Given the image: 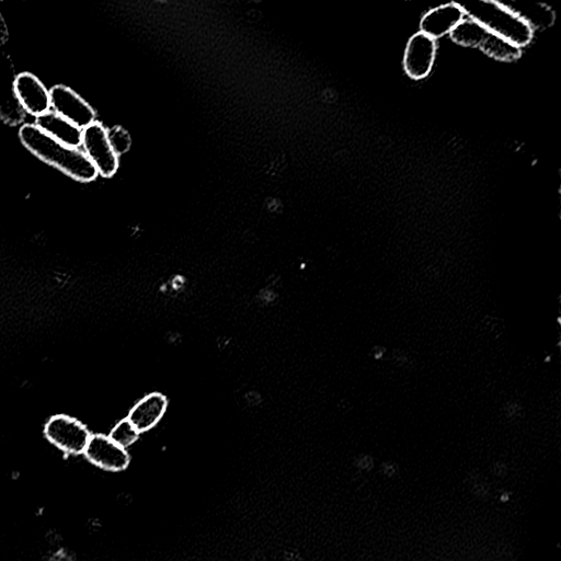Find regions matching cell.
<instances>
[{"mask_svg": "<svg viewBox=\"0 0 561 561\" xmlns=\"http://www.w3.org/2000/svg\"><path fill=\"white\" fill-rule=\"evenodd\" d=\"M84 455L91 464L112 473L125 471L131 463L128 450L114 443L106 434L91 435Z\"/></svg>", "mask_w": 561, "mask_h": 561, "instance_id": "ba28073f", "label": "cell"}, {"mask_svg": "<svg viewBox=\"0 0 561 561\" xmlns=\"http://www.w3.org/2000/svg\"><path fill=\"white\" fill-rule=\"evenodd\" d=\"M462 7L467 18L478 22L514 47L522 49L533 39L534 31L506 4L495 0H475Z\"/></svg>", "mask_w": 561, "mask_h": 561, "instance_id": "7a4b0ae2", "label": "cell"}, {"mask_svg": "<svg viewBox=\"0 0 561 561\" xmlns=\"http://www.w3.org/2000/svg\"><path fill=\"white\" fill-rule=\"evenodd\" d=\"M50 96L55 112L79 129L84 130L96 122L95 110L71 88L54 86L50 90Z\"/></svg>", "mask_w": 561, "mask_h": 561, "instance_id": "52a82bcc", "label": "cell"}, {"mask_svg": "<svg viewBox=\"0 0 561 561\" xmlns=\"http://www.w3.org/2000/svg\"><path fill=\"white\" fill-rule=\"evenodd\" d=\"M17 77L13 59L0 52V119L11 127H17L26 118L17 96Z\"/></svg>", "mask_w": 561, "mask_h": 561, "instance_id": "5b68a950", "label": "cell"}, {"mask_svg": "<svg viewBox=\"0 0 561 561\" xmlns=\"http://www.w3.org/2000/svg\"><path fill=\"white\" fill-rule=\"evenodd\" d=\"M452 40L462 47L475 48L500 62H514L520 59L521 49L496 36L495 33L465 18L451 33Z\"/></svg>", "mask_w": 561, "mask_h": 561, "instance_id": "3957f363", "label": "cell"}, {"mask_svg": "<svg viewBox=\"0 0 561 561\" xmlns=\"http://www.w3.org/2000/svg\"><path fill=\"white\" fill-rule=\"evenodd\" d=\"M107 134L112 150L118 157L130 150L132 140L128 131H125L123 128L116 127L107 130Z\"/></svg>", "mask_w": 561, "mask_h": 561, "instance_id": "2e32d148", "label": "cell"}, {"mask_svg": "<svg viewBox=\"0 0 561 561\" xmlns=\"http://www.w3.org/2000/svg\"><path fill=\"white\" fill-rule=\"evenodd\" d=\"M44 435L55 448L76 456L84 454L93 434L82 421L67 415H56L45 425Z\"/></svg>", "mask_w": 561, "mask_h": 561, "instance_id": "277c9868", "label": "cell"}, {"mask_svg": "<svg viewBox=\"0 0 561 561\" xmlns=\"http://www.w3.org/2000/svg\"><path fill=\"white\" fill-rule=\"evenodd\" d=\"M466 18L465 11L460 4L451 3L439 6L429 11L420 22L422 33L437 41L459 27Z\"/></svg>", "mask_w": 561, "mask_h": 561, "instance_id": "30bf717a", "label": "cell"}, {"mask_svg": "<svg viewBox=\"0 0 561 561\" xmlns=\"http://www.w3.org/2000/svg\"><path fill=\"white\" fill-rule=\"evenodd\" d=\"M9 40V30L5 18L0 14V47H3Z\"/></svg>", "mask_w": 561, "mask_h": 561, "instance_id": "e0dca14e", "label": "cell"}, {"mask_svg": "<svg viewBox=\"0 0 561 561\" xmlns=\"http://www.w3.org/2000/svg\"><path fill=\"white\" fill-rule=\"evenodd\" d=\"M526 25L534 29L551 27L555 21L554 11L542 3H514L508 6Z\"/></svg>", "mask_w": 561, "mask_h": 561, "instance_id": "5bb4252c", "label": "cell"}, {"mask_svg": "<svg viewBox=\"0 0 561 561\" xmlns=\"http://www.w3.org/2000/svg\"><path fill=\"white\" fill-rule=\"evenodd\" d=\"M168 408V399L162 393H152L143 397L129 412L128 419L141 434L155 428L163 419Z\"/></svg>", "mask_w": 561, "mask_h": 561, "instance_id": "7c38bea8", "label": "cell"}, {"mask_svg": "<svg viewBox=\"0 0 561 561\" xmlns=\"http://www.w3.org/2000/svg\"><path fill=\"white\" fill-rule=\"evenodd\" d=\"M85 154L96 167L98 174L110 178L117 173L119 157L113 152L107 130L99 122L83 130Z\"/></svg>", "mask_w": 561, "mask_h": 561, "instance_id": "8992f818", "label": "cell"}, {"mask_svg": "<svg viewBox=\"0 0 561 561\" xmlns=\"http://www.w3.org/2000/svg\"><path fill=\"white\" fill-rule=\"evenodd\" d=\"M34 125L51 136L52 139L67 146L78 148L83 144V130L59 116L56 112L49 111L42 114L37 118Z\"/></svg>", "mask_w": 561, "mask_h": 561, "instance_id": "4fadbf2b", "label": "cell"}, {"mask_svg": "<svg viewBox=\"0 0 561 561\" xmlns=\"http://www.w3.org/2000/svg\"><path fill=\"white\" fill-rule=\"evenodd\" d=\"M141 433L137 431L130 420L123 419L110 431L109 438L121 448L128 450L140 439Z\"/></svg>", "mask_w": 561, "mask_h": 561, "instance_id": "9a60e30c", "label": "cell"}, {"mask_svg": "<svg viewBox=\"0 0 561 561\" xmlns=\"http://www.w3.org/2000/svg\"><path fill=\"white\" fill-rule=\"evenodd\" d=\"M19 137L34 156L61 170L68 177L80 182H90L99 175L84 152L52 139L34 124H25L19 131Z\"/></svg>", "mask_w": 561, "mask_h": 561, "instance_id": "6da1fadb", "label": "cell"}, {"mask_svg": "<svg viewBox=\"0 0 561 561\" xmlns=\"http://www.w3.org/2000/svg\"><path fill=\"white\" fill-rule=\"evenodd\" d=\"M437 41L418 32L408 41L404 67L407 75L412 79H423L430 75L437 59Z\"/></svg>", "mask_w": 561, "mask_h": 561, "instance_id": "9c48e42d", "label": "cell"}, {"mask_svg": "<svg viewBox=\"0 0 561 561\" xmlns=\"http://www.w3.org/2000/svg\"><path fill=\"white\" fill-rule=\"evenodd\" d=\"M17 96L22 108L33 117H40L50 111V91L41 80L30 73H22L17 77Z\"/></svg>", "mask_w": 561, "mask_h": 561, "instance_id": "8fae6325", "label": "cell"}]
</instances>
